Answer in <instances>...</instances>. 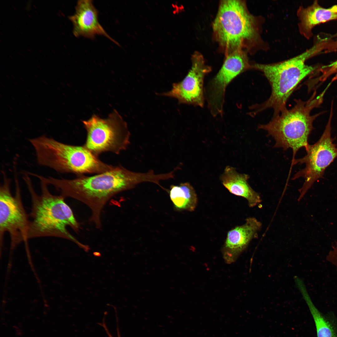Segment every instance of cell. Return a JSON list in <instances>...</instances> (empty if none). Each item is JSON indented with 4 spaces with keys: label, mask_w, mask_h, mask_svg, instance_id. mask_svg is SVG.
<instances>
[{
    "label": "cell",
    "mask_w": 337,
    "mask_h": 337,
    "mask_svg": "<svg viewBox=\"0 0 337 337\" xmlns=\"http://www.w3.org/2000/svg\"><path fill=\"white\" fill-rule=\"evenodd\" d=\"M331 106L327 123L320 139L314 144L309 145L304 157L295 159L292 162V165H305V168L297 172L292 178L295 180L302 177L305 179L303 186L299 190V201L303 198L315 182L323 177L326 169L337 157L336 145L333 143L331 137L333 105Z\"/></svg>",
    "instance_id": "8"
},
{
    "label": "cell",
    "mask_w": 337,
    "mask_h": 337,
    "mask_svg": "<svg viewBox=\"0 0 337 337\" xmlns=\"http://www.w3.org/2000/svg\"><path fill=\"white\" fill-rule=\"evenodd\" d=\"M337 51V40L333 41L331 47V52ZM321 74L317 77L310 80L312 85L315 82L318 83L323 82L326 80L332 75L334 76L331 81L332 83L337 80V59L327 65L320 66L318 70V72Z\"/></svg>",
    "instance_id": "18"
},
{
    "label": "cell",
    "mask_w": 337,
    "mask_h": 337,
    "mask_svg": "<svg viewBox=\"0 0 337 337\" xmlns=\"http://www.w3.org/2000/svg\"><path fill=\"white\" fill-rule=\"evenodd\" d=\"M82 122L87 132L84 146L97 156L107 152L119 154L130 143L127 124L116 110L106 118L94 114Z\"/></svg>",
    "instance_id": "7"
},
{
    "label": "cell",
    "mask_w": 337,
    "mask_h": 337,
    "mask_svg": "<svg viewBox=\"0 0 337 337\" xmlns=\"http://www.w3.org/2000/svg\"><path fill=\"white\" fill-rule=\"evenodd\" d=\"M220 178L222 184L230 192L245 198L250 207H253L261 202L259 194L249 184V177L247 174L240 173L235 168L228 166Z\"/></svg>",
    "instance_id": "15"
},
{
    "label": "cell",
    "mask_w": 337,
    "mask_h": 337,
    "mask_svg": "<svg viewBox=\"0 0 337 337\" xmlns=\"http://www.w3.org/2000/svg\"><path fill=\"white\" fill-rule=\"evenodd\" d=\"M5 175L0 187V242L2 245L4 234L8 233L13 248L22 242L27 240L30 219L24 206L17 179H15V190L13 195L10 189V180Z\"/></svg>",
    "instance_id": "9"
},
{
    "label": "cell",
    "mask_w": 337,
    "mask_h": 337,
    "mask_svg": "<svg viewBox=\"0 0 337 337\" xmlns=\"http://www.w3.org/2000/svg\"><path fill=\"white\" fill-rule=\"evenodd\" d=\"M24 180L30 196L32 208L27 238L44 237L61 238L74 242L85 251L90 250L87 245L80 242L69 232L68 226L77 231L79 225L70 207L61 195L52 194L48 185L40 181L41 193L36 192L30 178L25 175Z\"/></svg>",
    "instance_id": "3"
},
{
    "label": "cell",
    "mask_w": 337,
    "mask_h": 337,
    "mask_svg": "<svg viewBox=\"0 0 337 337\" xmlns=\"http://www.w3.org/2000/svg\"><path fill=\"white\" fill-rule=\"evenodd\" d=\"M38 164L61 173H100L115 167L101 161L85 147L66 144L45 135L31 139Z\"/></svg>",
    "instance_id": "6"
},
{
    "label": "cell",
    "mask_w": 337,
    "mask_h": 337,
    "mask_svg": "<svg viewBox=\"0 0 337 337\" xmlns=\"http://www.w3.org/2000/svg\"><path fill=\"white\" fill-rule=\"evenodd\" d=\"M261 20L250 12L244 1H221L212 29L214 39L225 56L237 51L253 54L266 49L261 36Z\"/></svg>",
    "instance_id": "2"
},
{
    "label": "cell",
    "mask_w": 337,
    "mask_h": 337,
    "mask_svg": "<svg viewBox=\"0 0 337 337\" xmlns=\"http://www.w3.org/2000/svg\"><path fill=\"white\" fill-rule=\"evenodd\" d=\"M296 285L302 295L312 316L316 326L317 337H336L331 325L312 302L302 281H298Z\"/></svg>",
    "instance_id": "17"
},
{
    "label": "cell",
    "mask_w": 337,
    "mask_h": 337,
    "mask_svg": "<svg viewBox=\"0 0 337 337\" xmlns=\"http://www.w3.org/2000/svg\"><path fill=\"white\" fill-rule=\"evenodd\" d=\"M167 192L175 210L192 212L196 208L198 203L197 195L189 183H182L178 185H171Z\"/></svg>",
    "instance_id": "16"
},
{
    "label": "cell",
    "mask_w": 337,
    "mask_h": 337,
    "mask_svg": "<svg viewBox=\"0 0 337 337\" xmlns=\"http://www.w3.org/2000/svg\"><path fill=\"white\" fill-rule=\"evenodd\" d=\"M155 179L152 170L146 173L136 172L119 166L91 176L79 175L70 179L42 177V180L54 186L65 198H72L86 205L91 212L90 220L99 228L101 225L102 211L111 197L139 183H153Z\"/></svg>",
    "instance_id": "1"
},
{
    "label": "cell",
    "mask_w": 337,
    "mask_h": 337,
    "mask_svg": "<svg viewBox=\"0 0 337 337\" xmlns=\"http://www.w3.org/2000/svg\"><path fill=\"white\" fill-rule=\"evenodd\" d=\"M297 15L300 33L307 39L313 36L312 30L315 26L329 21L337 20V4L329 8L321 6L317 0L306 7L299 8Z\"/></svg>",
    "instance_id": "14"
},
{
    "label": "cell",
    "mask_w": 337,
    "mask_h": 337,
    "mask_svg": "<svg viewBox=\"0 0 337 337\" xmlns=\"http://www.w3.org/2000/svg\"><path fill=\"white\" fill-rule=\"evenodd\" d=\"M73 25V33L76 37H83L93 39L97 35L103 36L117 45L100 24L98 12L90 0H79L75 14L70 17Z\"/></svg>",
    "instance_id": "13"
},
{
    "label": "cell",
    "mask_w": 337,
    "mask_h": 337,
    "mask_svg": "<svg viewBox=\"0 0 337 337\" xmlns=\"http://www.w3.org/2000/svg\"><path fill=\"white\" fill-rule=\"evenodd\" d=\"M247 54L240 51L226 56L221 68L208 83L206 95L209 110L213 117L222 114L225 91L228 85L241 73L252 69Z\"/></svg>",
    "instance_id": "10"
},
{
    "label": "cell",
    "mask_w": 337,
    "mask_h": 337,
    "mask_svg": "<svg viewBox=\"0 0 337 337\" xmlns=\"http://www.w3.org/2000/svg\"><path fill=\"white\" fill-rule=\"evenodd\" d=\"M326 88L320 94L316 90L307 100L300 99L295 100V104L290 109L286 108L280 114L272 117L267 124L259 125L258 128L266 131L268 135L275 141L274 147L289 148L292 150L293 157L297 151L304 147L306 149L309 144L308 139L314 129L313 123L320 115L325 113L321 112L311 115L313 109L319 107L322 104Z\"/></svg>",
    "instance_id": "5"
},
{
    "label": "cell",
    "mask_w": 337,
    "mask_h": 337,
    "mask_svg": "<svg viewBox=\"0 0 337 337\" xmlns=\"http://www.w3.org/2000/svg\"><path fill=\"white\" fill-rule=\"evenodd\" d=\"M316 45L288 60L275 63H252V69L262 72L271 88L269 97L264 102L252 105L250 115L255 116L268 109L273 110L272 117L286 108L289 98L297 85L307 76L317 72L320 66L306 65V61L320 53Z\"/></svg>",
    "instance_id": "4"
},
{
    "label": "cell",
    "mask_w": 337,
    "mask_h": 337,
    "mask_svg": "<svg viewBox=\"0 0 337 337\" xmlns=\"http://www.w3.org/2000/svg\"><path fill=\"white\" fill-rule=\"evenodd\" d=\"M333 250H330L328 256L327 260L332 263L336 267L337 270V243L333 247Z\"/></svg>",
    "instance_id": "19"
},
{
    "label": "cell",
    "mask_w": 337,
    "mask_h": 337,
    "mask_svg": "<svg viewBox=\"0 0 337 337\" xmlns=\"http://www.w3.org/2000/svg\"><path fill=\"white\" fill-rule=\"evenodd\" d=\"M192 63L191 69L181 81L173 83L170 91L159 95L176 98L180 104L202 107L204 103V79L212 69L206 64L203 55L198 51L192 55Z\"/></svg>",
    "instance_id": "11"
},
{
    "label": "cell",
    "mask_w": 337,
    "mask_h": 337,
    "mask_svg": "<svg viewBox=\"0 0 337 337\" xmlns=\"http://www.w3.org/2000/svg\"><path fill=\"white\" fill-rule=\"evenodd\" d=\"M261 226L256 218L249 217L244 224L229 231L222 248L225 262L231 264L235 262L251 241L257 237Z\"/></svg>",
    "instance_id": "12"
}]
</instances>
